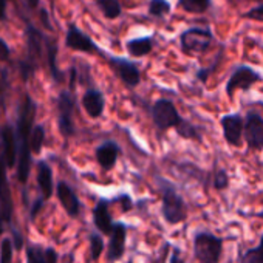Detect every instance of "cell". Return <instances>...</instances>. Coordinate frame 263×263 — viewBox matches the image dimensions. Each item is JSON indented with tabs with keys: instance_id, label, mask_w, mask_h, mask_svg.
<instances>
[{
	"instance_id": "38",
	"label": "cell",
	"mask_w": 263,
	"mask_h": 263,
	"mask_svg": "<svg viewBox=\"0 0 263 263\" xmlns=\"http://www.w3.org/2000/svg\"><path fill=\"white\" fill-rule=\"evenodd\" d=\"M27 2H28V5H30V7H33V8H34V7L37 5L39 0H27Z\"/></svg>"
},
{
	"instance_id": "11",
	"label": "cell",
	"mask_w": 263,
	"mask_h": 263,
	"mask_svg": "<svg viewBox=\"0 0 263 263\" xmlns=\"http://www.w3.org/2000/svg\"><path fill=\"white\" fill-rule=\"evenodd\" d=\"M125 241H127V226L121 221L115 223L113 232L110 235V241L107 246V260L116 261L125 254Z\"/></svg>"
},
{
	"instance_id": "10",
	"label": "cell",
	"mask_w": 263,
	"mask_h": 263,
	"mask_svg": "<svg viewBox=\"0 0 263 263\" xmlns=\"http://www.w3.org/2000/svg\"><path fill=\"white\" fill-rule=\"evenodd\" d=\"M110 64H111V68L115 70V73L118 74V78L128 87V88H134L137 87L140 82H141V73L138 70V67L125 59V58H110Z\"/></svg>"
},
{
	"instance_id": "12",
	"label": "cell",
	"mask_w": 263,
	"mask_h": 263,
	"mask_svg": "<svg viewBox=\"0 0 263 263\" xmlns=\"http://www.w3.org/2000/svg\"><path fill=\"white\" fill-rule=\"evenodd\" d=\"M0 217L4 221H11L13 217V198L10 191V183L7 177V166L2 160L0 163Z\"/></svg>"
},
{
	"instance_id": "15",
	"label": "cell",
	"mask_w": 263,
	"mask_h": 263,
	"mask_svg": "<svg viewBox=\"0 0 263 263\" xmlns=\"http://www.w3.org/2000/svg\"><path fill=\"white\" fill-rule=\"evenodd\" d=\"M119 146L115 141H105L96 149V161L102 171L108 172L115 167L119 157Z\"/></svg>"
},
{
	"instance_id": "18",
	"label": "cell",
	"mask_w": 263,
	"mask_h": 263,
	"mask_svg": "<svg viewBox=\"0 0 263 263\" xmlns=\"http://www.w3.org/2000/svg\"><path fill=\"white\" fill-rule=\"evenodd\" d=\"M2 143H4V161L5 166L14 167L16 158H17V146H16V137L11 125H4L2 128Z\"/></svg>"
},
{
	"instance_id": "29",
	"label": "cell",
	"mask_w": 263,
	"mask_h": 263,
	"mask_svg": "<svg viewBox=\"0 0 263 263\" xmlns=\"http://www.w3.org/2000/svg\"><path fill=\"white\" fill-rule=\"evenodd\" d=\"M13 260V241L11 238H5L0 248V263H11Z\"/></svg>"
},
{
	"instance_id": "30",
	"label": "cell",
	"mask_w": 263,
	"mask_h": 263,
	"mask_svg": "<svg viewBox=\"0 0 263 263\" xmlns=\"http://www.w3.org/2000/svg\"><path fill=\"white\" fill-rule=\"evenodd\" d=\"M212 184H214V187H215V189H218V191L226 189V187L229 186V175H228V172H226L224 169L217 171V172H215V175H214V181H212Z\"/></svg>"
},
{
	"instance_id": "6",
	"label": "cell",
	"mask_w": 263,
	"mask_h": 263,
	"mask_svg": "<svg viewBox=\"0 0 263 263\" xmlns=\"http://www.w3.org/2000/svg\"><path fill=\"white\" fill-rule=\"evenodd\" d=\"M58 124L61 134L64 137L74 135V124H73V111H74V98L70 91H61L58 98Z\"/></svg>"
},
{
	"instance_id": "33",
	"label": "cell",
	"mask_w": 263,
	"mask_h": 263,
	"mask_svg": "<svg viewBox=\"0 0 263 263\" xmlns=\"http://www.w3.org/2000/svg\"><path fill=\"white\" fill-rule=\"evenodd\" d=\"M116 201H119L122 204V211H125V212L134 208V201H132L130 195H121Z\"/></svg>"
},
{
	"instance_id": "40",
	"label": "cell",
	"mask_w": 263,
	"mask_h": 263,
	"mask_svg": "<svg viewBox=\"0 0 263 263\" xmlns=\"http://www.w3.org/2000/svg\"><path fill=\"white\" fill-rule=\"evenodd\" d=\"M0 221H2V217H0ZM0 232H2V224H0Z\"/></svg>"
},
{
	"instance_id": "32",
	"label": "cell",
	"mask_w": 263,
	"mask_h": 263,
	"mask_svg": "<svg viewBox=\"0 0 263 263\" xmlns=\"http://www.w3.org/2000/svg\"><path fill=\"white\" fill-rule=\"evenodd\" d=\"M246 17L258 21V22H263V5H258V7L252 8L249 13H246Z\"/></svg>"
},
{
	"instance_id": "24",
	"label": "cell",
	"mask_w": 263,
	"mask_h": 263,
	"mask_svg": "<svg viewBox=\"0 0 263 263\" xmlns=\"http://www.w3.org/2000/svg\"><path fill=\"white\" fill-rule=\"evenodd\" d=\"M44 140H45V130L42 125H36L33 128L31 134V141H30V147L34 154H39L42 146H44Z\"/></svg>"
},
{
	"instance_id": "23",
	"label": "cell",
	"mask_w": 263,
	"mask_h": 263,
	"mask_svg": "<svg viewBox=\"0 0 263 263\" xmlns=\"http://www.w3.org/2000/svg\"><path fill=\"white\" fill-rule=\"evenodd\" d=\"M99 7L108 19H116L121 14V5L118 0H99Z\"/></svg>"
},
{
	"instance_id": "22",
	"label": "cell",
	"mask_w": 263,
	"mask_h": 263,
	"mask_svg": "<svg viewBox=\"0 0 263 263\" xmlns=\"http://www.w3.org/2000/svg\"><path fill=\"white\" fill-rule=\"evenodd\" d=\"M180 5L189 13H204L211 7V0H180Z\"/></svg>"
},
{
	"instance_id": "16",
	"label": "cell",
	"mask_w": 263,
	"mask_h": 263,
	"mask_svg": "<svg viewBox=\"0 0 263 263\" xmlns=\"http://www.w3.org/2000/svg\"><path fill=\"white\" fill-rule=\"evenodd\" d=\"M82 105L87 111V115L90 118H101L105 108V98L102 95V91L96 90V88H90L85 91V95L82 96Z\"/></svg>"
},
{
	"instance_id": "4",
	"label": "cell",
	"mask_w": 263,
	"mask_h": 263,
	"mask_svg": "<svg viewBox=\"0 0 263 263\" xmlns=\"http://www.w3.org/2000/svg\"><path fill=\"white\" fill-rule=\"evenodd\" d=\"M151 113H152V119H154V124L157 125L158 130H171V128H178L186 119L181 118V115L178 113L175 104L169 99H158L154 102L152 108H151Z\"/></svg>"
},
{
	"instance_id": "5",
	"label": "cell",
	"mask_w": 263,
	"mask_h": 263,
	"mask_svg": "<svg viewBox=\"0 0 263 263\" xmlns=\"http://www.w3.org/2000/svg\"><path fill=\"white\" fill-rule=\"evenodd\" d=\"M261 81V74L257 73L255 70H252L251 67L246 65H240L234 70V73L231 74L228 84H226V93L229 98L234 96V93L237 90H249L255 82Z\"/></svg>"
},
{
	"instance_id": "35",
	"label": "cell",
	"mask_w": 263,
	"mask_h": 263,
	"mask_svg": "<svg viewBox=\"0 0 263 263\" xmlns=\"http://www.w3.org/2000/svg\"><path fill=\"white\" fill-rule=\"evenodd\" d=\"M169 263H184V258L181 257V251L178 248H175L171 254V258H169Z\"/></svg>"
},
{
	"instance_id": "17",
	"label": "cell",
	"mask_w": 263,
	"mask_h": 263,
	"mask_svg": "<svg viewBox=\"0 0 263 263\" xmlns=\"http://www.w3.org/2000/svg\"><path fill=\"white\" fill-rule=\"evenodd\" d=\"M58 198L61 201V204L64 206V209L67 211V214L70 217H78L79 211H81V201L78 200L74 191L64 181H61L58 184Z\"/></svg>"
},
{
	"instance_id": "19",
	"label": "cell",
	"mask_w": 263,
	"mask_h": 263,
	"mask_svg": "<svg viewBox=\"0 0 263 263\" xmlns=\"http://www.w3.org/2000/svg\"><path fill=\"white\" fill-rule=\"evenodd\" d=\"M37 183L42 192V198L48 200L53 194V174L47 161H39L37 164Z\"/></svg>"
},
{
	"instance_id": "36",
	"label": "cell",
	"mask_w": 263,
	"mask_h": 263,
	"mask_svg": "<svg viewBox=\"0 0 263 263\" xmlns=\"http://www.w3.org/2000/svg\"><path fill=\"white\" fill-rule=\"evenodd\" d=\"M42 204H44V198H41V200H37V201H36V204H34V206H33V209H31V218H34V217L37 215V212L41 211Z\"/></svg>"
},
{
	"instance_id": "39",
	"label": "cell",
	"mask_w": 263,
	"mask_h": 263,
	"mask_svg": "<svg viewBox=\"0 0 263 263\" xmlns=\"http://www.w3.org/2000/svg\"><path fill=\"white\" fill-rule=\"evenodd\" d=\"M257 217H260V218H261V220H263V209H261V211H260V212H258V214H257Z\"/></svg>"
},
{
	"instance_id": "8",
	"label": "cell",
	"mask_w": 263,
	"mask_h": 263,
	"mask_svg": "<svg viewBox=\"0 0 263 263\" xmlns=\"http://www.w3.org/2000/svg\"><path fill=\"white\" fill-rule=\"evenodd\" d=\"M212 42V33L208 28H191L181 34V47L186 53H203Z\"/></svg>"
},
{
	"instance_id": "14",
	"label": "cell",
	"mask_w": 263,
	"mask_h": 263,
	"mask_svg": "<svg viewBox=\"0 0 263 263\" xmlns=\"http://www.w3.org/2000/svg\"><path fill=\"white\" fill-rule=\"evenodd\" d=\"M93 221H95V226L98 228V231L104 235H111L113 232V228H115V223H113V218L110 215V211H108V201L107 200H99L93 209Z\"/></svg>"
},
{
	"instance_id": "28",
	"label": "cell",
	"mask_w": 263,
	"mask_h": 263,
	"mask_svg": "<svg viewBox=\"0 0 263 263\" xmlns=\"http://www.w3.org/2000/svg\"><path fill=\"white\" fill-rule=\"evenodd\" d=\"M178 135L183 137V138H189V140H200V135H198V132L195 128V125H192L189 121H184L178 128Z\"/></svg>"
},
{
	"instance_id": "1",
	"label": "cell",
	"mask_w": 263,
	"mask_h": 263,
	"mask_svg": "<svg viewBox=\"0 0 263 263\" xmlns=\"http://www.w3.org/2000/svg\"><path fill=\"white\" fill-rule=\"evenodd\" d=\"M36 118V104L34 101L27 95L25 101L21 105L19 118H17V138H19V169H17V178L21 183H27L30 177V167H31V134H33V124Z\"/></svg>"
},
{
	"instance_id": "27",
	"label": "cell",
	"mask_w": 263,
	"mask_h": 263,
	"mask_svg": "<svg viewBox=\"0 0 263 263\" xmlns=\"http://www.w3.org/2000/svg\"><path fill=\"white\" fill-rule=\"evenodd\" d=\"M171 11V5L167 0H151L149 13L155 17H163Z\"/></svg>"
},
{
	"instance_id": "9",
	"label": "cell",
	"mask_w": 263,
	"mask_h": 263,
	"mask_svg": "<svg viewBox=\"0 0 263 263\" xmlns=\"http://www.w3.org/2000/svg\"><path fill=\"white\" fill-rule=\"evenodd\" d=\"M221 130L224 141L232 147H240L243 143V130H245V121L238 113L226 115L220 119Z\"/></svg>"
},
{
	"instance_id": "26",
	"label": "cell",
	"mask_w": 263,
	"mask_h": 263,
	"mask_svg": "<svg viewBox=\"0 0 263 263\" xmlns=\"http://www.w3.org/2000/svg\"><path fill=\"white\" fill-rule=\"evenodd\" d=\"M27 263H48L45 257V251L41 246L31 245L27 249Z\"/></svg>"
},
{
	"instance_id": "7",
	"label": "cell",
	"mask_w": 263,
	"mask_h": 263,
	"mask_svg": "<svg viewBox=\"0 0 263 263\" xmlns=\"http://www.w3.org/2000/svg\"><path fill=\"white\" fill-rule=\"evenodd\" d=\"M243 140L251 151H263V118L258 113L249 111L246 115Z\"/></svg>"
},
{
	"instance_id": "2",
	"label": "cell",
	"mask_w": 263,
	"mask_h": 263,
	"mask_svg": "<svg viewBox=\"0 0 263 263\" xmlns=\"http://www.w3.org/2000/svg\"><path fill=\"white\" fill-rule=\"evenodd\" d=\"M157 184L160 187L161 197H163V204H161V214L163 218L169 224H178L187 218V206L177 187L167 181L166 178L158 177Z\"/></svg>"
},
{
	"instance_id": "25",
	"label": "cell",
	"mask_w": 263,
	"mask_h": 263,
	"mask_svg": "<svg viewBox=\"0 0 263 263\" xmlns=\"http://www.w3.org/2000/svg\"><path fill=\"white\" fill-rule=\"evenodd\" d=\"M90 257L91 260H98L104 251V240L99 234H90Z\"/></svg>"
},
{
	"instance_id": "20",
	"label": "cell",
	"mask_w": 263,
	"mask_h": 263,
	"mask_svg": "<svg viewBox=\"0 0 263 263\" xmlns=\"http://www.w3.org/2000/svg\"><path fill=\"white\" fill-rule=\"evenodd\" d=\"M154 48V39L152 37H140V39H134L127 42V51L135 56V58H141L146 56L152 51Z\"/></svg>"
},
{
	"instance_id": "34",
	"label": "cell",
	"mask_w": 263,
	"mask_h": 263,
	"mask_svg": "<svg viewBox=\"0 0 263 263\" xmlns=\"http://www.w3.org/2000/svg\"><path fill=\"white\" fill-rule=\"evenodd\" d=\"M10 58V48L4 39H0V61H7Z\"/></svg>"
},
{
	"instance_id": "37",
	"label": "cell",
	"mask_w": 263,
	"mask_h": 263,
	"mask_svg": "<svg viewBox=\"0 0 263 263\" xmlns=\"http://www.w3.org/2000/svg\"><path fill=\"white\" fill-rule=\"evenodd\" d=\"M7 17V0H0V21Z\"/></svg>"
},
{
	"instance_id": "21",
	"label": "cell",
	"mask_w": 263,
	"mask_h": 263,
	"mask_svg": "<svg viewBox=\"0 0 263 263\" xmlns=\"http://www.w3.org/2000/svg\"><path fill=\"white\" fill-rule=\"evenodd\" d=\"M240 261L241 263H263V234L260 235L257 246H252L241 254Z\"/></svg>"
},
{
	"instance_id": "3",
	"label": "cell",
	"mask_w": 263,
	"mask_h": 263,
	"mask_svg": "<svg viewBox=\"0 0 263 263\" xmlns=\"http://www.w3.org/2000/svg\"><path fill=\"white\" fill-rule=\"evenodd\" d=\"M223 238L212 232H197L194 237V254L200 263H220Z\"/></svg>"
},
{
	"instance_id": "13",
	"label": "cell",
	"mask_w": 263,
	"mask_h": 263,
	"mask_svg": "<svg viewBox=\"0 0 263 263\" xmlns=\"http://www.w3.org/2000/svg\"><path fill=\"white\" fill-rule=\"evenodd\" d=\"M65 44L68 48H73L76 51H82V53H96L99 51V48L96 47V44L79 28L76 27H70L67 31V37H65Z\"/></svg>"
},
{
	"instance_id": "31",
	"label": "cell",
	"mask_w": 263,
	"mask_h": 263,
	"mask_svg": "<svg viewBox=\"0 0 263 263\" xmlns=\"http://www.w3.org/2000/svg\"><path fill=\"white\" fill-rule=\"evenodd\" d=\"M48 59H50V67H51V73L54 79L61 81V73L58 71V67H56V47L53 44L48 45Z\"/></svg>"
}]
</instances>
